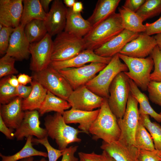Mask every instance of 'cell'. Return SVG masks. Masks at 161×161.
<instances>
[{
	"label": "cell",
	"mask_w": 161,
	"mask_h": 161,
	"mask_svg": "<svg viewBox=\"0 0 161 161\" xmlns=\"http://www.w3.org/2000/svg\"><path fill=\"white\" fill-rule=\"evenodd\" d=\"M89 133L93 135L94 140L101 139L107 143L119 140L121 131L117 118L111 110L107 98H105L100 108L99 114L91 126Z\"/></svg>",
	"instance_id": "1"
},
{
	"label": "cell",
	"mask_w": 161,
	"mask_h": 161,
	"mask_svg": "<svg viewBox=\"0 0 161 161\" xmlns=\"http://www.w3.org/2000/svg\"><path fill=\"white\" fill-rule=\"evenodd\" d=\"M124 30L119 13L115 12L95 27L83 38L86 49L94 51Z\"/></svg>",
	"instance_id": "2"
},
{
	"label": "cell",
	"mask_w": 161,
	"mask_h": 161,
	"mask_svg": "<svg viewBox=\"0 0 161 161\" xmlns=\"http://www.w3.org/2000/svg\"><path fill=\"white\" fill-rule=\"evenodd\" d=\"M44 120L48 136L55 141L59 149L64 150L71 143L81 142L78 135L83 131L68 125L61 114L56 112L47 115Z\"/></svg>",
	"instance_id": "3"
},
{
	"label": "cell",
	"mask_w": 161,
	"mask_h": 161,
	"mask_svg": "<svg viewBox=\"0 0 161 161\" xmlns=\"http://www.w3.org/2000/svg\"><path fill=\"white\" fill-rule=\"evenodd\" d=\"M120 59L118 53L113 56L106 66L86 84V87L96 95L107 99L109 87L115 77L121 72L128 71L126 65Z\"/></svg>",
	"instance_id": "4"
},
{
	"label": "cell",
	"mask_w": 161,
	"mask_h": 161,
	"mask_svg": "<svg viewBox=\"0 0 161 161\" xmlns=\"http://www.w3.org/2000/svg\"><path fill=\"white\" fill-rule=\"evenodd\" d=\"M107 99L109 106L117 119L122 118L130 92L129 78L124 72L119 73L109 87Z\"/></svg>",
	"instance_id": "5"
},
{
	"label": "cell",
	"mask_w": 161,
	"mask_h": 161,
	"mask_svg": "<svg viewBox=\"0 0 161 161\" xmlns=\"http://www.w3.org/2000/svg\"><path fill=\"white\" fill-rule=\"evenodd\" d=\"M85 49L83 38L63 31L57 35L53 41L51 61L71 59Z\"/></svg>",
	"instance_id": "6"
},
{
	"label": "cell",
	"mask_w": 161,
	"mask_h": 161,
	"mask_svg": "<svg viewBox=\"0 0 161 161\" xmlns=\"http://www.w3.org/2000/svg\"><path fill=\"white\" fill-rule=\"evenodd\" d=\"M118 55L128 68V71L124 72L125 74L142 90H147L151 81V72L154 66L151 57L150 56L140 58L128 57L120 53Z\"/></svg>",
	"instance_id": "7"
},
{
	"label": "cell",
	"mask_w": 161,
	"mask_h": 161,
	"mask_svg": "<svg viewBox=\"0 0 161 161\" xmlns=\"http://www.w3.org/2000/svg\"><path fill=\"white\" fill-rule=\"evenodd\" d=\"M33 73L34 80L54 95L67 101L73 90L57 70L49 66L41 71Z\"/></svg>",
	"instance_id": "8"
},
{
	"label": "cell",
	"mask_w": 161,
	"mask_h": 161,
	"mask_svg": "<svg viewBox=\"0 0 161 161\" xmlns=\"http://www.w3.org/2000/svg\"><path fill=\"white\" fill-rule=\"evenodd\" d=\"M138 104L137 100L130 92L123 117L122 118L117 119L121 131L118 140L134 146L135 134L140 119Z\"/></svg>",
	"instance_id": "9"
},
{
	"label": "cell",
	"mask_w": 161,
	"mask_h": 161,
	"mask_svg": "<svg viewBox=\"0 0 161 161\" xmlns=\"http://www.w3.org/2000/svg\"><path fill=\"white\" fill-rule=\"evenodd\" d=\"M107 65L100 62H92L78 68H68L57 70L75 90L85 85Z\"/></svg>",
	"instance_id": "10"
},
{
	"label": "cell",
	"mask_w": 161,
	"mask_h": 161,
	"mask_svg": "<svg viewBox=\"0 0 161 161\" xmlns=\"http://www.w3.org/2000/svg\"><path fill=\"white\" fill-rule=\"evenodd\" d=\"M52 37L47 33L40 41L30 44V69L33 72H38L47 68L51 62L53 42Z\"/></svg>",
	"instance_id": "11"
},
{
	"label": "cell",
	"mask_w": 161,
	"mask_h": 161,
	"mask_svg": "<svg viewBox=\"0 0 161 161\" xmlns=\"http://www.w3.org/2000/svg\"><path fill=\"white\" fill-rule=\"evenodd\" d=\"M104 99L105 98L96 95L84 85L73 90L67 101L72 108L91 111L100 108Z\"/></svg>",
	"instance_id": "12"
},
{
	"label": "cell",
	"mask_w": 161,
	"mask_h": 161,
	"mask_svg": "<svg viewBox=\"0 0 161 161\" xmlns=\"http://www.w3.org/2000/svg\"><path fill=\"white\" fill-rule=\"evenodd\" d=\"M39 116V112L37 110L25 112L22 121L14 133L17 140H22L24 137L27 138L29 136H35L38 139L48 136L45 128L40 126Z\"/></svg>",
	"instance_id": "13"
},
{
	"label": "cell",
	"mask_w": 161,
	"mask_h": 161,
	"mask_svg": "<svg viewBox=\"0 0 161 161\" xmlns=\"http://www.w3.org/2000/svg\"><path fill=\"white\" fill-rule=\"evenodd\" d=\"M156 46L154 36L141 32L128 43L120 53L129 57L145 58L150 55Z\"/></svg>",
	"instance_id": "14"
},
{
	"label": "cell",
	"mask_w": 161,
	"mask_h": 161,
	"mask_svg": "<svg viewBox=\"0 0 161 161\" xmlns=\"http://www.w3.org/2000/svg\"><path fill=\"white\" fill-rule=\"evenodd\" d=\"M67 8L61 0L53 1L45 22L48 33L51 36L64 30L66 22Z\"/></svg>",
	"instance_id": "15"
},
{
	"label": "cell",
	"mask_w": 161,
	"mask_h": 161,
	"mask_svg": "<svg viewBox=\"0 0 161 161\" xmlns=\"http://www.w3.org/2000/svg\"><path fill=\"white\" fill-rule=\"evenodd\" d=\"M112 58L102 57L96 54L94 51L85 49L71 59L61 61H51L49 66L59 70L68 68H78L87 63L92 62H100L107 64Z\"/></svg>",
	"instance_id": "16"
},
{
	"label": "cell",
	"mask_w": 161,
	"mask_h": 161,
	"mask_svg": "<svg viewBox=\"0 0 161 161\" xmlns=\"http://www.w3.org/2000/svg\"><path fill=\"white\" fill-rule=\"evenodd\" d=\"M22 0H0V23L15 28L20 25L23 10Z\"/></svg>",
	"instance_id": "17"
},
{
	"label": "cell",
	"mask_w": 161,
	"mask_h": 161,
	"mask_svg": "<svg viewBox=\"0 0 161 161\" xmlns=\"http://www.w3.org/2000/svg\"><path fill=\"white\" fill-rule=\"evenodd\" d=\"M24 28L20 25L14 29L11 35L8 48L6 53L17 61L27 59L30 54V43L25 36Z\"/></svg>",
	"instance_id": "18"
},
{
	"label": "cell",
	"mask_w": 161,
	"mask_h": 161,
	"mask_svg": "<svg viewBox=\"0 0 161 161\" xmlns=\"http://www.w3.org/2000/svg\"><path fill=\"white\" fill-rule=\"evenodd\" d=\"M139 33L124 29L118 35L94 52L100 56L112 58L120 53L125 46L136 38Z\"/></svg>",
	"instance_id": "19"
},
{
	"label": "cell",
	"mask_w": 161,
	"mask_h": 161,
	"mask_svg": "<svg viewBox=\"0 0 161 161\" xmlns=\"http://www.w3.org/2000/svg\"><path fill=\"white\" fill-rule=\"evenodd\" d=\"M100 148L115 161H138L139 149L134 145L119 140L110 143L103 141Z\"/></svg>",
	"instance_id": "20"
},
{
	"label": "cell",
	"mask_w": 161,
	"mask_h": 161,
	"mask_svg": "<svg viewBox=\"0 0 161 161\" xmlns=\"http://www.w3.org/2000/svg\"><path fill=\"white\" fill-rule=\"evenodd\" d=\"M23 99L16 97L9 103L0 105V115L6 125L12 129H17L25 115L22 109Z\"/></svg>",
	"instance_id": "21"
},
{
	"label": "cell",
	"mask_w": 161,
	"mask_h": 161,
	"mask_svg": "<svg viewBox=\"0 0 161 161\" xmlns=\"http://www.w3.org/2000/svg\"><path fill=\"white\" fill-rule=\"evenodd\" d=\"M100 108L91 111H86L72 108L65 111L62 114L66 124H79L78 128L87 134L92 123L99 114Z\"/></svg>",
	"instance_id": "22"
},
{
	"label": "cell",
	"mask_w": 161,
	"mask_h": 161,
	"mask_svg": "<svg viewBox=\"0 0 161 161\" xmlns=\"http://www.w3.org/2000/svg\"><path fill=\"white\" fill-rule=\"evenodd\" d=\"M93 27L80 13L74 12L72 8H67L66 22L64 31L77 36L83 38Z\"/></svg>",
	"instance_id": "23"
},
{
	"label": "cell",
	"mask_w": 161,
	"mask_h": 161,
	"mask_svg": "<svg viewBox=\"0 0 161 161\" xmlns=\"http://www.w3.org/2000/svg\"><path fill=\"white\" fill-rule=\"evenodd\" d=\"M120 0H99L92 14L87 19L93 27L115 13Z\"/></svg>",
	"instance_id": "24"
},
{
	"label": "cell",
	"mask_w": 161,
	"mask_h": 161,
	"mask_svg": "<svg viewBox=\"0 0 161 161\" xmlns=\"http://www.w3.org/2000/svg\"><path fill=\"white\" fill-rule=\"evenodd\" d=\"M30 83L32 91L29 96L22 100L23 111L38 110L47 93L48 90L37 81L33 80Z\"/></svg>",
	"instance_id": "25"
},
{
	"label": "cell",
	"mask_w": 161,
	"mask_h": 161,
	"mask_svg": "<svg viewBox=\"0 0 161 161\" xmlns=\"http://www.w3.org/2000/svg\"><path fill=\"white\" fill-rule=\"evenodd\" d=\"M23 2L21 25L24 27L27 23L34 19L45 20L47 13L42 8L39 0H24Z\"/></svg>",
	"instance_id": "26"
},
{
	"label": "cell",
	"mask_w": 161,
	"mask_h": 161,
	"mask_svg": "<svg viewBox=\"0 0 161 161\" xmlns=\"http://www.w3.org/2000/svg\"><path fill=\"white\" fill-rule=\"evenodd\" d=\"M124 29L132 32L140 33L145 31L143 21L142 18L136 13L124 6L118 8Z\"/></svg>",
	"instance_id": "27"
},
{
	"label": "cell",
	"mask_w": 161,
	"mask_h": 161,
	"mask_svg": "<svg viewBox=\"0 0 161 161\" xmlns=\"http://www.w3.org/2000/svg\"><path fill=\"white\" fill-rule=\"evenodd\" d=\"M129 83L130 92L140 105L139 109L140 114L148 115L157 121L161 122V115L156 112L151 107L147 96L142 93L134 82L130 79Z\"/></svg>",
	"instance_id": "28"
},
{
	"label": "cell",
	"mask_w": 161,
	"mask_h": 161,
	"mask_svg": "<svg viewBox=\"0 0 161 161\" xmlns=\"http://www.w3.org/2000/svg\"><path fill=\"white\" fill-rule=\"evenodd\" d=\"M71 106L68 102L54 95L48 91L45 99L39 109L40 116L51 111H55L62 115Z\"/></svg>",
	"instance_id": "29"
},
{
	"label": "cell",
	"mask_w": 161,
	"mask_h": 161,
	"mask_svg": "<svg viewBox=\"0 0 161 161\" xmlns=\"http://www.w3.org/2000/svg\"><path fill=\"white\" fill-rule=\"evenodd\" d=\"M25 36L30 44L42 39L48 33L44 21L39 19L32 20L24 28Z\"/></svg>",
	"instance_id": "30"
},
{
	"label": "cell",
	"mask_w": 161,
	"mask_h": 161,
	"mask_svg": "<svg viewBox=\"0 0 161 161\" xmlns=\"http://www.w3.org/2000/svg\"><path fill=\"white\" fill-rule=\"evenodd\" d=\"M32 138V136L27 137L24 147L20 151L13 155L6 156L0 153V156L2 159L1 161H17L33 156L48 157L47 153L38 151L33 147Z\"/></svg>",
	"instance_id": "31"
},
{
	"label": "cell",
	"mask_w": 161,
	"mask_h": 161,
	"mask_svg": "<svg viewBox=\"0 0 161 161\" xmlns=\"http://www.w3.org/2000/svg\"><path fill=\"white\" fill-rule=\"evenodd\" d=\"M135 146L139 150L155 149L152 137L139 119L134 136Z\"/></svg>",
	"instance_id": "32"
},
{
	"label": "cell",
	"mask_w": 161,
	"mask_h": 161,
	"mask_svg": "<svg viewBox=\"0 0 161 161\" xmlns=\"http://www.w3.org/2000/svg\"><path fill=\"white\" fill-rule=\"evenodd\" d=\"M140 120L150 132L155 149L161 150V126L156 122H152L148 114H140Z\"/></svg>",
	"instance_id": "33"
},
{
	"label": "cell",
	"mask_w": 161,
	"mask_h": 161,
	"mask_svg": "<svg viewBox=\"0 0 161 161\" xmlns=\"http://www.w3.org/2000/svg\"><path fill=\"white\" fill-rule=\"evenodd\" d=\"M143 21L161 13V0H146L136 12Z\"/></svg>",
	"instance_id": "34"
},
{
	"label": "cell",
	"mask_w": 161,
	"mask_h": 161,
	"mask_svg": "<svg viewBox=\"0 0 161 161\" xmlns=\"http://www.w3.org/2000/svg\"><path fill=\"white\" fill-rule=\"evenodd\" d=\"M8 77L2 78L0 81V103L2 105L9 103L17 97L16 88L8 83Z\"/></svg>",
	"instance_id": "35"
},
{
	"label": "cell",
	"mask_w": 161,
	"mask_h": 161,
	"mask_svg": "<svg viewBox=\"0 0 161 161\" xmlns=\"http://www.w3.org/2000/svg\"><path fill=\"white\" fill-rule=\"evenodd\" d=\"M16 59L7 54L0 59V78L18 73L14 66Z\"/></svg>",
	"instance_id": "36"
},
{
	"label": "cell",
	"mask_w": 161,
	"mask_h": 161,
	"mask_svg": "<svg viewBox=\"0 0 161 161\" xmlns=\"http://www.w3.org/2000/svg\"><path fill=\"white\" fill-rule=\"evenodd\" d=\"M32 142L36 144H41L45 146L47 151L48 161H57L62 156L64 150L57 149L53 147L48 141V136L42 139L32 138Z\"/></svg>",
	"instance_id": "37"
},
{
	"label": "cell",
	"mask_w": 161,
	"mask_h": 161,
	"mask_svg": "<svg viewBox=\"0 0 161 161\" xmlns=\"http://www.w3.org/2000/svg\"><path fill=\"white\" fill-rule=\"evenodd\" d=\"M150 56L154 62V69L150 76L151 81H161V52L157 46L153 49Z\"/></svg>",
	"instance_id": "38"
},
{
	"label": "cell",
	"mask_w": 161,
	"mask_h": 161,
	"mask_svg": "<svg viewBox=\"0 0 161 161\" xmlns=\"http://www.w3.org/2000/svg\"><path fill=\"white\" fill-rule=\"evenodd\" d=\"M147 90L150 100L161 107V81H151Z\"/></svg>",
	"instance_id": "39"
},
{
	"label": "cell",
	"mask_w": 161,
	"mask_h": 161,
	"mask_svg": "<svg viewBox=\"0 0 161 161\" xmlns=\"http://www.w3.org/2000/svg\"><path fill=\"white\" fill-rule=\"evenodd\" d=\"M14 28L4 26L0 30V54H6L8 50L11 35Z\"/></svg>",
	"instance_id": "40"
},
{
	"label": "cell",
	"mask_w": 161,
	"mask_h": 161,
	"mask_svg": "<svg viewBox=\"0 0 161 161\" xmlns=\"http://www.w3.org/2000/svg\"><path fill=\"white\" fill-rule=\"evenodd\" d=\"M138 161H161V151L139 149Z\"/></svg>",
	"instance_id": "41"
},
{
	"label": "cell",
	"mask_w": 161,
	"mask_h": 161,
	"mask_svg": "<svg viewBox=\"0 0 161 161\" xmlns=\"http://www.w3.org/2000/svg\"><path fill=\"white\" fill-rule=\"evenodd\" d=\"M144 26V32L148 35L161 33V16L156 21L151 23H146Z\"/></svg>",
	"instance_id": "42"
},
{
	"label": "cell",
	"mask_w": 161,
	"mask_h": 161,
	"mask_svg": "<svg viewBox=\"0 0 161 161\" xmlns=\"http://www.w3.org/2000/svg\"><path fill=\"white\" fill-rule=\"evenodd\" d=\"M78 147L77 145L72 146L64 149L61 161H78V159L74 155Z\"/></svg>",
	"instance_id": "43"
},
{
	"label": "cell",
	"mask_w": 161,
	"mask_h": 161,
	"mask_svg": "<svg viewBox=\"0 0 161 161\" xmlns=\"http://www.w3.org/2000/svg\"><path fill=\"white\" fill-rule=\"evenodd\" d=\"M145 0H126L124 6L136 12L145 2Z\"/></svg>",
	"instance_id": "44"
},
{
	"label": "cell",
	"mask_w": 161,
	"mask_h": 161,
	"mask_svg": "<svg viewBox=\"0 0 161 161\" xmlns=\"http://www.w3.org/2000/svg\"><path fill=\"white\" fill-rule=\"evenodd\" d=\"M32 89V86H27L21 84L16 88L17 97L24 99L27 98L30 94Z\"/></svg>",
	"instance_id": "45"
},
{
	"label": "cell",
	"mask_w": 161,
	"mask_h": 161,
	"mask_svg": "<svg viewBox=\"0 0 161 161\" xmlns=\"http://www.w3.org/2000/svg\"><path fill=\"white\" fill-rule=\"evenodd\" d=\"M14 129L8 127L4 122L0 115V131L3 133L8 139H13L15 137Z\"/></svg>",
	"instance_id": "46"
},
{
	"label": "cell",
	"mask_w": 161,
	"mask_h": 161,
	"mask_svg": "<svg viewBox=\"0 0 161 161\" xmlns=\"http://www.w3.org/2000/svg\"><path fill=\"white\" fill-rule=\"evenodd\" d=\"M91 153L97 161H115L107 152L104 151H103L101 154H97L94 152Z\"/></svg>",
	"instance_id": "47"
},
{
	"label": "cell",
	"mask_w": 161,
	"mask_h": 161,
	"mask_svg": "<svg viewBox=\"0 0 161 161\" xmlns=\"http://www.w3.org/2000/svg\"><path fill=\"white\" fill-rule=\"evenodd\" d=\"M18 81L20 84L25 85L28 83H31L32 81V76L25 74L20 73L17 76Z\"/></svg>",
	"instance_id": "48"
},
{
	"label": "cell",
	"mask_w": 161,
	"mask_h": 161,
	"mask_svg": "<svg viewBox=\"0 0 161 161\" xmlns=\"http://www.w3.org/2000/svg\"><path fill=\"white\" fill-rule=\"evenodd\" d=\"M79 161H97L91 153H87L80 152L78 153Z\"/></svg>",
	"instance_id": "49"
},
{
	"label": "cell",
	"mask_w": 161,
	"mask_h": 161,
	"mask_svg": "<svg viewBox=\"0 0 161 161\" xmlns=\"http://www.w3.org/2000/svg\"><path fill=\"white\" fill-rule=\"evenodd\" d=\"M10 75L9 76L8 83L12 86L17 88L20 84L17 77L13 75Z\"/></svg>",
	"instance_id": "50"
},
{
	"label": "cell",
	"mask_w": 161,
	"mask_h": 161,
	"mask_svg": "<svg viewBox=\"0 0 161 161\" xmlns=\"http://www.w3.org/2000/svg\"><path fill=\"white\" fill-rule=\"evenodd\" d=\"M72 9L74 12L81 13L83 9V4L81 1H76Z\"/></svg>",
	"instance_id": "51"
},
{
	"label": "cell",
	"mask_w": 161,
	"mask_h": 161,
	"mask_svg": "<svg viewBox=\"0 0 161 161\" xmlns=\"http://www.w3.org/2000/svg\"><path fill=\"white\" fill-rule=\"evenodd\" d=\"M41 6L45 12L47 13L49 11V6L52 0H40Z\"/></svg>",
	"instance_id": "52"
},
{
	"label": "cell",
	"mask_w": 161,
	"mask_h": 161,
	"mask_svg": "<svg viewBox=\"0 0 161 161\" xmlns=\"http://www.w3.org/2000/svg\"><path fill=\"white\" fill-rule=\"evenodd\" d=\"M154 37L156 42L157 46L161 52V33L157 34Z\"/></svg>",
	"instance_id": "53"
},
{
	"label": "cell",
	"mask_w": 161,
	"mask_h": 161,
	"mask_svg": "<svg viewBox=\"0 0 161 161\" xmlns=\"http://www.w3.org/2000/svg\"><path fill=\"white\" fill-rule=\"evenodd\" d=\"M76 1L75 0H64L63 3L67 8H72Z\"/></svg>",
	"instance_id": "54"
},
{
	"label": "cell",
	"mask_w": 161,
	"mask_h": 161,
	"mask_svg": "<svg viewBox=\"0 0 161 161\" xmlns=\"http://www.w3.org/2000/svg\"><path fill=\"white\" fill-rule=\"evenodd\" d=\"M33 157H32L21 160L20 161H33Z\"/></svg>",
	"instance_id": "55"
},
{
	"label": "cell",
	"mask_w": 161,
	"mask_h": 161,
	"mask_svg": "<svg viewBox=\"0 0 161 161\" xmlns=\"http://www.w3.org/2000/svg\"><path fill=\"white\" fill-rule=\"evenodd\" d=\"M34 161H48L47 160H46V159L44 158L43 157L42 158H41L40 160H35Z\"/></svg>",
	"instance_id": "56"
},
{
	"label": "cell",
	"mask_w": 161,
	"mask_h": 161,
	"mask_svg": "<svg viewBox=\"0 0 161 161\" xmlns=\"http://www.w3.org/2000/svg\"><path fill=\"white\" fill-rule=\"evenodd\" d=\"M159 114L161 115V112Z\"/></svg>",
	"instance_id": "57"
},
{
	"label": "cell",
	"mask_w": 161,
	"mask_h": 161,
	"mask_svg": "<svg viewBox=\"0 0 161 161\" xmlns=\"http://www.w3.org/2000/svg\"><path fill=\"white\" fill-rule=\"evenodd\" d=\"M160 151H161V150H160Z\"/></svg>",
	"instance_id": "58"
}]
</instances>
